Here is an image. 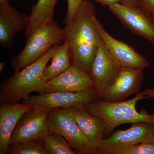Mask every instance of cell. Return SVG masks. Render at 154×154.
<instances>
[{
  "mask_svg": "<svg viewBox=\"0 0 154 154\" xmlns=\"http://www.w3.org/2000/svg\"><path fill=\"white\" fill-rule=\"evenodd\" d=\"M93 2L83 0L64 28V41L68 45L73 63L90 74L101 35L94 19Z\"/></svg>",
  "mask_w": 154,
  "mask_h": 154,
  "instance_id": "1",
  "label": "cell"
},
{
  "mask_svg": "<svg viewBox=\"0 0 154 154\" xmlns=\"http://www.w3.org/2000/svg\"><path fill=\"white\" fill-rule=\"evenodd\" d=\"M59 45L53 46L42 57L10 78L0 85V103L14 104L27 99L32 92H41L46 80L43 72Z\"/></svg>",
  "mask_w": 154,
  "mask_h": 154,
  "instance_id": "2",
  "label": "cell"
},
{
  "mask_svg": "<svg viewBox=\"0 0 154 154\" xmlns=\"http://www.w3.org/2000/svg\"><path fill=\"white\" fill-rule=\"evenodd\" d=\"M145 99L147 98L142 91L127 101L110 102L100 99L89 103L85 108L91 115L102 119L105 122V135H109L116 128L126 123L154 125V114H149L145 110L140 112L137 110V102Z\"/></svg>",
  "mask_w": 154,
  "mask_h": 154,
  "instance_id": "3",
  "label": "cell"
},
{
  "mask_svg": "<svg viewBox=\"0 0 154 154\" xmlns=\"http://www.w3.org/2000/svg\"><path fill=\"white\" fill-rule=\"evenodd\" d=\"M26 38V44L22 52L11 59V65L15 72L35 62L53 46L63 43L64 28L54 19L44 20Z\"/></svg>",
  "mask_w": 154,
  "mask_h": 154,
  "instance_id": "4",
  "label": "cell"
},
{
  "mask_svg": "<svg viewBox=\"0 0 154 154\" xmlns=\"http://www.w3.org/2000/svg\"><path fill=\"white\" fill-rule=\"evenodd\" d=\"M49 132L60 135L78 154H97L75 120L72 108L50 110L47 119Z\"/></svg>",
  "mask_w": 154,
  "mask_h": 154,
  "instance_id": "5",
  "label": "cell"
},
{
  "mask_svg": "<svg viewBox=\"0 0 154 154\" xmlns=\"http://www.w3.org/2000/svg\"><path fill=\"white\" fill-rule=\"evenodd\" d=\"M101 99L95 88L79 92H56L30 96L22 101L32 106H40L50 110L55 108L83 107L91 102Z\"/></svg>",
  "mask_w": 154,
  "mask_h": 154,
  "instance_id": "6",
  "label": "cell"
},
{
  "mask_svg": "<svg viewBox=\"0 0 154 154\" xmlns=\"http://www.w3.org/2000/svg\"><path fill=\"white\" fill-rule=\"evenodd\" d=\"M154 125L147 122L133 123L125 130H117L107 138L103 139L97 154H113L120 149L143 143H153Z\"/></svg>",
  "mask_w": 154,
  "mask_h": 154,
  "instance_id": "7",
  "label": "cell"
},
{
  "mask_svg": "<svg viewBox=\"0 0 154 154\" xmlns=\"http://www.w3.org/2000/svg\"><path fill=\"white\" fill-rule=\"evenodd\" d=\"M108 8L130 31L154 44V20L148 11L142 8H132L120 3Z\"/></svg>",
  "mask_w": 154,
  "mask_h": 154,
  "instance_id": "8",
  "label": "cell"
},
{
  "mask_svg": "<svg viewBox=\"0 0 154 154\" xmlns=\"http://www.w3.org/2000/svg\"><path fill=\"white\" fill-rule=\"evenodd\" d=\"M49 111L40 106H33L25 112L11 134L10 144L20 142L40 140L43 135L49 132L47 119Z\"/></svg>",
  "mask_w": 154,
  "mask_h": 154,
  "instance_id": "9",
  "label": "cell"
},
{
  "mask_svg": "<svg viewBox=\"0 0 154 154\" xmlns=\"http://www.w3.org/2000/svg\"><path fill=\"white\" fill-rule=\"evenodd\" d=\"M141 69L122 67L113 82L101 94V99L120 102L140 93L144 74Z\"/></svg>",
  "mask_w": 154,
  "mask_h": 154,
  "instance_id": "10",
  "label": "cell"
},
{
  "mask_svg": "<svg viewBox=\"0 0 154 154\" xmlns=\"http://www.w3.org/2000/svg\"><path fill=\"white\" fill-rule=\"evenodd\" d=\"M94 88L95 85L90 74L73 63L63 72L46 82L39 94L82 92Z\"/></svg>",
  "mask_w": 154,
  "mask_h": 154,
  "instance_id": "11",
  "label": "cell"
},
{
  "mask_svg": "<svg viewBox=\"0 0 154 154\" xmlns=\"http://www.w3.org/2000/svg\"><path fill=\"white\" fill-rule=\"evenodd\" d=\"M122 67L121 65L101 39L96 51L90 74L95 88L100 95L113 82Z\"/></svg>",
  "mask_w": 154,
  "mask_h": 154,
  "instance_id": "12",
  "label": "cell"
},
{
  "mask_svg": "<svg viewBox=\"0 0 154 154\" xmlns=\"http://www.w3.org/2000/svg\"><path fill=\"white\" fill-rule=\"evenodd\" d=\"M94 22L102 40L122 66L144 70L149 66V62L144 57L124 42L110 35L96 17Z\"/></svg>",
  "mask_w": 154,
  "mask_h": 154,
  "instance_id": "13",
  "label": "cell"
},
{
  "mask_svg": "<svg viewBox=\"0 0 154 154\" xmlns=\"http://www.w3.org/2000/svg\"><path fill=\"white\" fill-rule=\"evenodd\" d=\"M29 22V16L22 14L9 5H0V45L5 49L13 46L15 35L25 32Z\"/></svg>",
  "mask_w": 154,
  "mask_h": 154,
  "instance_id": "14",
  "label": "cell"
},
{
  "mask_svg": "<svg viewBox=\"0 0 154 154\" xmlns=\"http://www.w3.org/2000/svg\"><path fill=\"white\" fill-rule=\"evenodd\" d=\"M0 105V154H7L14 128L22 116L33 106L23 102Z\"/></svg>",
  "mask_w": 154,
  "mask_h": 154,
  "instance_id": "15",
  "label": "cell"
},
{
  "mask_svg": "<svg viewBox=\"0 0 154 154\" xmlns=\"http://www.w3.org/2000/svg\"><path fill=\"white\" fill-rule=\"evenodd\" d=\"M76 122L96 152L105 136V122L102 119L91 115L85 107H72Z\"/></svg>",
  "mask_w": 154,
  "mask_h": 154,
  "instance_id": "16",
  "label": "cell"
},
{
  "mask_svg": "<svg viewBox=\"0 0 154 154\" xmlns=\"http://www.w3.org/2000/svg\"><path fill=\"white\" fill-rule=\"evenodd\" d=\"M71 55L68 45L64 42L59 45L53 55L51 63L46 66L43 72V76L46 82L58 75L70 66Z\"/></svg>",
  "mask_w": 154,
  "mask_h": 154,
  "instance_id": "17",
  "label": "cell"
},
{
  "mask_svg": "<svg viewBox=\"0 0 154 154\" xmlns=\"http://www.w3.org/2000/svg\"><path fill=\"white\" fill-rule=\"evenodd\" d=\"M58 0H38L33 5L29 16V22L25 31L27 38L38 24L46 20L53 19L54 7Z\"/></svg>",
  "mask_w": 154,
  "mask_h": 154,
  "instance_id": "18",
  "label": "cell"
},
{
  "mask_svg": "<svg viewBox=\"0 0 154 154\" xmlns=\"http://www.w3.org/2000/svg\"><path fill=\"white\" fill-rule=\"evenodd\" d=\"M48 154H75L67 141L60 135L48 132L40 140Z\"/></svg>",
  "mask_w": 154,
  "mask_h": 154,
  "instance_id": "19",
  "label": "cell"
},
{
  "mask_svg": "<svg viewBox=\"0 0 154 154\" xmlns=\"http://www.w3.org/2000/svg\"><path fill=\"white\" fill-rule=\"evenodd\" d=\"M7 154H48L40 140L14 143L9 145Z\"/></svg>",
  "mask_w": 154,
  "mask_h": 154,
  "instance_id": "20",
  "label": "cell"
},
{
  "mask_svg": "<svg viewBox=\"0 0 154 154\" xmlns=\"http://www.w3.org/2000/svg\"><path fill=\"white\" fill-rule=\"evenodd\" d=\"M113 154H154L153 143H143L118 150Z\"/></svg>",
  "mask_w": 154,
  "mask_h": 154,
  "instance_id": "21",
  "label": "cell"
},
{
  "mask_svg": "<svg viewBox=\"0 0 154 154\" xmlns=\"http://www.w3.org/2000/svg\"><path fill=\"white\" fill-rule=\"evenodd\" d=\"M67 8L66 16L63 20L64 23L66 24L71 19L77 9L82 2L83 0H66Z\"/></svg>",
  "mask_w": 154,
  "mask_h": 154,
  "instance_id": "22",
  "label": "cell"
},
{
  "mask_svg": "<svg viewBox=\"0 0 154 154\" xmlns=\"http://www.w3.org/2000/svg\"><path fill=\"white\" fill-rule=\"evenodd\" d=\"M143 8L148 11L154 18V0H139Z\"/></svg>",
  "mask_w": 154,
  "mask_h": 154,
  "instance_id": "23",
  "label": "cell"
},
{
  "mask_svg": "<svg viewBox=\"0 0 154 154\" xmlns=\"http://www.w3.org/2000/svg\"><path fill=\"white\" fill-rule=\"evenodd\" d=\"M120 3L124 5L135 8H142L139 0H119Z\"/></svg>",
  "mask_w": 154,
  "mask_h": 154,
  "instance_id": "24",
  "label": "cell"
},
{
  "mask_svg": "<svg viewBox=\"0 0 154 154\" xmlns=\"http://www.w3.org/2000/svg\"><path fill=\"white\" fill-rule=\"evenodd\" d=\"M96 2L99 3L102 6H110L117 3H120L119 0H94Z\"/></svg>",
  "mask_w": 154,
  "mask_h": 154,
  "instance_id": "25",
  "label": "cell"
},
{
  "mask_svg": "<svg viewBox=\"0 0 154 154\" xmlns=\"http://www.w3.org/2000/svg\"><path fill=\"white\" fill-rule=\"evenodd\" d=\"M143 92L147 98L154 99V88H146Z\"/></svg>",
  "mask_w": 154,
  "mask_h": 154,
  "instance_id": "26",
  "label": "cell"
},
{
  "mask_svg": "<svg viewBox=\"0 0 154 154\" xmlns=\"http://www.w3.org/2000/svg\"><path fill=\"white\" fill-rule=\"evenodd\" d=\"M9 4H11V0H0V5H4Z\"/></svg>",
  "mask_w": 154,
  "mask_h": 154,
  "instance_id": "27",
  "label": "cell"
},
{
  "mask_svg": "<svg viewBox=\"0 0 154 154\" xmlns=\"http://www.w3.org/2000/svg\"><path fill=\"white\" fill-rule=\"evenodd\" d=\"M5 63L3 62H0V72H2L5 68Z\"/></svg>",
  "mask_w": 154,
  "mask_h": 154,
  "instance_id": "28",
  "label": "cell"
},
{
  "mask_svg": "<svg viewBox=\"0 0 154 154\" xmlns=\"http://www.w3.org/2000/svg\"><path fill=\"white\" fill-rule=\"evenodd\" d=\"M153 143H154V140H153Z\"/></svg>",
  "mask_w": 154,
  "mask_h": 154,
  "instance_id": "29",
  "label": "cell"
},
{
  "mask_svg": "<svg viewBox=\"0 0 154 154\" xmlns=\"http://www.w3.org/2000/svg\"><path fill=\"white\" fill-rule=\"evenodd\" d=\"M153 19H154V17H153Z\"/></svg>",
  "mask_w": 154,
  "mask_h": 154,
  "instance_id": "30",
  "label": "cell"
}]
</instances>
